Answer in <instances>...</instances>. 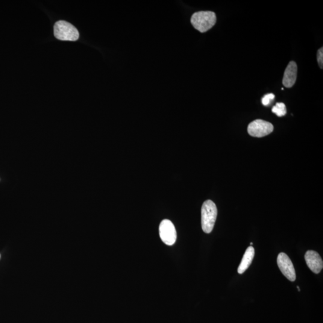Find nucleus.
<instances>
[{"label":"nucleus","mask_w":323,"mask_h":323,"mask_svg":"<svg viewBox=\"0 0 323 323\" xmlns=\"http://www.w3.org/2000/svg\"><path fill=\"white\" fill-rule=\"evenodd\" d=\"M247 131L252 137H263L272 133L274 126L265 120L257 119L249 123Z\"/></svg>","instance_id":"20e7f679"},{"label":"nucleus","mask_w":323,"mask_h":323,"mask_svg":"<svg viewBox=\"0 0 323 323\" xmlns=\"http://www.w3.org/2000/svg\"><path fill=\"white\" fill-rule=\"evenodd\" d=\"M297 288H298V290H299V291H300V289H299V286H297Z\"/></svg>","instance_id":"ddd939ff"},{"label":"nucleus","mask_w":323,"mask_h":323,"mask_svg":"<svg viewBox=\"0 0 323 323\" xmlns=\"http://www.w3.org/2000/svg\"><path fill=\"white\" fill-rule=\"evenodd\" d=\"M255 254L254 248L252 246H249L246 249L244 254L243 255L242 262L238 269V272L240 274H242L250 266L252 260H253Z\"/></svg>","instance_id":"1a4fd4ad"},{"label":"nucleus","mask_w":323,"mask_h":323,"mask_svg":"<svg viewBox=\"0 0 323 323\" xmlns=\"http://www.w3.org/2000/svg\"><path fill=\"white\" fill-rule=\"evenodd\" d=\"M275 98V95L273 93L266 94L264 96L262 99V102L263 105L265 106H268L272 101L274 100Z\"/></svg>","instance_id":"9b49d317"},{"label":"nucleus","mask_w":323,"mask_h":323,"mask_svg":"<svg viewBox=\"0 0 323 323\" xmlns=\"http://www.w3.org/2000/svg\"><path fill=\"white\" fill-rule=\"evenodd\" d=\"M217 216V208L212 201L207 200L204 202L201 209V225L205 233L212 232Z\"/></svg>","instance_id":"f03ea898"},{"label":"nucleus","mask_w":323,"mask_h":323,"mask_svg":"<svg viewBox=\"0 0 323 323\" xmlns=\"http://www.w3.org/2000/svg\"><path fill=\"white\" fill-rule=\"evenodd\" d=\"M307 265L314 274H319L323 268V262L318 252L313 250H308L305 255Z\"/></svg>","instance_id":"0eeeda50"},{"label":"nucleus","mask_w":323,"mask_h":323,"mask_svg":"<svg viewBox=\"0 0 323 323\" xmlns=\"http://www.w3.org/2000/svg\"><path fill=\"white\" fill-rule=\"evenodd\" d=\"M298 66L294 61H291L284 72L283 84L285 87L290 88L295 84L297 79Z\"/></svg>","instance_id":"6e6552de"},{"label":"nucleus","mask_w":323,"mask_h":323,"mask_svg":"<svg viewBox=\"0 0 323 323\" xmlns=\"http://www.w3.org/2000/svg\"><path fill=\"white\" fill-rule=\"evenodd\" d=\"M216 20L215 13L211 11H198L191 17V23L193 27L202 33L212 28L216 24Z\"/></svg>","instance_id":"f257e3e1"},{"label":"nucleus","mask_w":323,"mask_h":323,"mask_svg":"<svg viewBox=\"0 0 323 323\" xmlns=\"http://www.w3.org/2000/svg\"><path fill=\"white\" fill-rule=\"evenodd\" d=\"M272 111L278 117H283L286 115L287 109L286 105L283 102H278L276 104L275 106L273 107Z\"/></svg>","instance_id":"9d476101"},{"label":"nucleus","mask_w":323,"mask_h":323,"mask_svg":"<svg viewBox=\"0 0 323 323\" xmlns=\"http://www.w3.org/2000/svg\"><path fill=\"white\" fill-rule=\"evenodd\" d=\"M317 60L320 68H323V48L320 49L317 52Z\"/></svg>","instance_id":"f8f14e48"},{"label":"nucleus","mask_w":323,"mask_h":323,"mask_svg":"<svg viewBox=\"0 0 323 323\" xmlns=\"http://www.w3.org/2000/svg\"><path fill=\"white\" fill-rule=\"evenodd\" d=\"M161 239L166 245H174L177 240V232L174 224L169 220H163L160 226Z\"/></svg>","instance_id":"39448f33"},{"label":"nucleus","mask_w":323,"mask_h":323,"mask_svg":"<svg viewBox=\"0 0 323 323\" xmlns=\"http://www.w3.org/2000/svg\"><path fill=\"white\" fill-rule=\"evenodd\" d=\"M277 264L282 274L290 281H295L296 276L294 266L289 256L284 252H281L277 257Z\"/></svg>","instance_id":"423d86ee"},{"label":"nucleus","mask_w":323,"mask_h":323,"mask_svg":"<svg viewBox=\"0 0 323 323\" xmlns=\"http://www.w3.org/2000/svg\"><path fill=\"white\" fill-rule=\"evenodd\" d=\"M54 36L57 39L62 41H76L79 39V31L68 22L60 20L54 25Z\"/></svg>","instance_id":"7ed1b4c3"}]
</instances>
